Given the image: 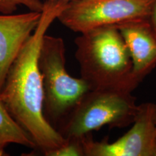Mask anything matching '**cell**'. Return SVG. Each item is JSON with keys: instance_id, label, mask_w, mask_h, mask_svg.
Here are the masks:
<instances>
[{"instance_id": "6da1fadb", "label": "cell", "mask_w": 156, "mask_h": 156, "mask_svg": "<svg viewBox=\"0 0 156 156\" xmlns=\"http://www.w3.org/2000/svg\"><path fill=\"white\" fill-rule=\"evenodd\" d=\"M68 2L65 0L44 2L38 26L12 64L0 91V99L9 114L32 138L36 151L44 155L61 146L66 139L44 116L38 54L43 37Z\"/></svg>"}, {"instance_id": "7a4b0ae2", "label": "cell", "mask_w": 156, "mask_h": 156, "mask_svg": "<svg viewBox=\"0 0 156 156\" xmlns=\"http://www.w3.org/2000/svg\"><path fill=\"white\" fill-rule=\"evenodd\" d=\"M75 44L80 77L90 90L132 92L140 85L132 75L131 57L116 27H101L82 33Z\"/></svg>"}, {"instance_id": "3957f363", "label": "cell", "mask_w": 156, "mask_h": 156, "mask_svg": "<svg viewBox=\"0 0 156 156\" xmlns=\"http://www.w3.org/2000/svg\"><path fill=\"white\" fill-rule=\"evenodd\" d=\"M38 62L44 89V114L56 129L90 88L85 80L73 77L66 69L65 45L62 38L45 34Z\"/></svg>"}, {"instance_id": "277c9868", "label": "cell", "mask_w": 156, "mask_h": 156, "mask_svg": "<svg viewBox=\"0 0 156 156\" xmlns=\"http://www.w3.org/2000/svg\"><path fill=\"white\" fill-rule=\"evenodd\" d=\"M132 93L90 90L56 129L64 138L82 137L104 126L110 128L129 126L133 123L139 108Z\"/></svg>"}, {"instance_id": "5b68a950", "label": "cell", "mask_w": 156, "mask_h": 156, "mask_svg": "<svg viewBox=\"0 0 156 156\" xmlns=\"http://www.w3.org/2000/svg\"><path fill=\"white\" fill-rule=\"evenodd\" d=\"M153 0H73L58 20L75 33L148 20Z\"/></svg>"}, {"instance_id": "8992f818", "label": "cell", "mask_w": 156, "mask_h": 156, "mask_svg": "<svg viewBox=\"0 0 156 156\" xmlns=\"http://www.w3.org/2000/svg\"><path fill=\"white\" fill-rule=\"evenodd\" d=\"M155 103L139 105L132 127L113 142L95 141L91 134L84 136L85 156H156Z\"/></svg>"}, {"instance_id": "52a82bcc", "label": "cell", "mask_w": 156, "mask_h": 156, "mask_svg": "<svg viewBox=\"0 0 156 156\" xmlns=\"http://www.w3.org/2000/svg\"><path fill=\"white\" fill-rule=\"evenodd\" d=\"M41 12L0 15V91L12 64L34 34Z\"/></svg>"}, {"instance_id": "ba28073f", "label": "cell", "mask_w": 156, "mask_h": 156, "mask_svg": "<svg viewBox=\"0 0 156 156\" xmlns=\"http://www.w3.org/2000/svg\"><path fill=\"white\" fill-rule=\"evenodd\" d=\"M129 51L132 75L140 83L156 67V36L147 20L116 27Z\"/></svg>"}, {"instance_id": "9c48e42d", "label": "cell", "mask_w": 156, "mask_h": 156, "mask_svg": "<svg viewBox=\"0 0 156 156\" xmlns=\"http://www.w3.org/2000/svg\"><path fill=\"white\" fill-rule=\"evenodd\" d=\"M0 142L14 143L36 150L30 135L19 125L0 99Z\"/></svg>"}, {"instance_id": "30bf717a", "label": "cell", "mask_w": 156, "mask_h": 156, "mask_svg": "<svg viewBox=\"0 0 156 156\" xmlns=\"http://www.w3.org/2000/svg\"><path fill=\"white\" fill-rule=\"evenodd\" d=\"M61 146L47 152L46 156H85L83 139L82 137L65 138Z\"/></svg>"}, {"instance_id": "8fae6325", "label": "cell", "mask_w": 156, "mask_h": 156, "mask_svg": "<svg viewBox=\"0 0 156 156\" xmlns=\"http://www.w3.org/2000/svg\"><path fill=\"white\" fill-rule=\"evenodd\" d=\"M19 6H25L30 11L41 12L44 2L41 0H0V14H13Z\"/></svg>"}, {"instance_id": "7c38bea8", "label": "cell", "mask_w": 156, "mask_h": 156, "mask_svg": "<svg viewBox=\"0 0 156 156\" xmlns=\"http://www.w3.org/2000/svg\"><path fill=\"white\" fill-rule=\"evenodd\" d=\"M147 20L156 36V0H153Z\"/></svg>"}, {"instance_id": "4fadbf2b", "label": "cell", "mask_w": 156, "mask_h": 156, "mask_svg": "<svg viewBox=\"0 0 156 156\" xmlns=\"http://www.w3.org/2000/svg\"><path fill=\"white\" fill-rule=\"evenodd\" d=\"M8 144L5 143V142H0V156L6 155V152L5 149Z\"/></svg>"}, {"instance_id": "5bb4252c", "label": "cell", "mask_w": 156, "mask_h": 156, "mask_svg": "<svg viewBox=\"0 0 156 156\" xmlns=\"http://www.w3.org/2000/svg\"><path fill=\"white\" fill-rule=\"evenodd\" d=\"M155 124H156V104H155Z\"/></svg>"}, {"instance_id": "9a60e30c", "label": "cell", "mask_w": 156, "mask_h": 156, "mask_svg": "<svg viewBox=\"0 0 156 156\" xmlns=\"http://www.w3.org/2000/svg\"><path fill=\"white\" fill-rule=\"evenodd\" d=\"M65 1H68V2H69V1H73V0H65Z\"/></svg>"}]
</instances>
